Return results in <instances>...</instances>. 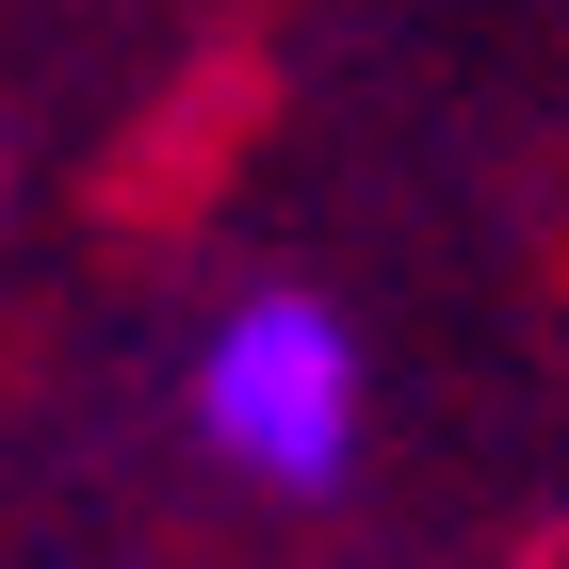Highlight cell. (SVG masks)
<instances>
[{"instance_id": "6da1fadb", "label": "cell", "mask_w": 569, "mask_h": 569, "mask_svg": "<svg viewBox=\"0 0 569 569\" xmlns=\"http://www.w3.org/2000/svg\"><path fill=\"white\" fill-rule=\"evenodd\" d=\"M196 439H212L228 472H261V488H326L358 456V342H342V309L244 293L196 342Z\"/></svg>"}]
</instances>
